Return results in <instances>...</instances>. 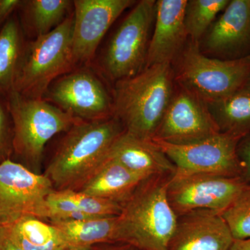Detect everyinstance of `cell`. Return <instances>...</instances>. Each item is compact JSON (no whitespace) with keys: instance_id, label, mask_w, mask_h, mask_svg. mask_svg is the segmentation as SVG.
I'll return each mask as SVG.
<instances>
[{"instance_id":"1","label":"cell","mask_w":250,"mask_h":250,"mask_svg":"<svg viewBox=\"0 0 250 250\" xmlns=\"http://www.w3.org/2000/svg\"><path fill=\"white\" fill-rule=\"evenodd\" d=\"M124 131L115 116L79 121L67 131L44 174L55 190L77 191L106 162L113 143Z\"/></svg>"},{"instance_id":"2","label":"cell","mask_w":250,"mask_h":250,"mask_svg":"<svg viewBox=\"0 0 250 250\" xmlns=\"http://www.w3.org/2000/svg\"><path fill=\"white\" fill-rule=\"evenodd\" d=\"M170 64L145 67L137 75L117 82L113 114L125 131L140 139H154L174 95Z\"/></svg>"},{"instance_id":"3","label":"cell","mask_w":250,"mask_h":250,"mask_svg":"<svg viewBox=\"0 0 250 250\" xmlns=\"http://www.w3.org/2000/svg\"><path fill=\"white\" fill-rule=\"evenodd\" d=\"M168 180L161 176L147 179L123 204L118 215V243L136 250H168L178 223L167 197Z\"/></svg>"},{"instance_id":"4","label":"cell","mask_w":250,"mask_h":250,"mask_svg":"<svg viewBox=\"0 0 250 250\" xmlns=\"http://www.w3.org/2000/svg\"><path fill=\"white\" fill-rule=\"evenodd\" d=\"M73 26L74 15L28 44L12 90L27 98L43 99L54 80L76 63L72 50Z\"/></svg>"},{"instance_id":"5","label":"cell","mask_w":250,"mask_h":250,"mask_svg":"<svg viewBox=\"0 0 250 250\" xmlns=\"http://www.w3.org/2000/svg\"><path fill=\"white\" fill-rule=\"evenodd\" d=\"M9 110L15 152L35 168L40 167L49 140L80 121L44 99L27 98L15 90L9 92Z\"/></svg>"},{"instance_id":"6","label":"cell","mask_w":250,"mask_h":250,"mask_svg":"<svg viewBox=\"0 0 250 250\" xmlns=\"http://www.w3.org/2000/svg\"><path fill=\"white\" fill-rule=\"evenodd\" d=\"M179 80L184 89L195 94L206 104L229 96L244 86L250 75L248 57L238 59H210L192 41L181 52Z\"/></svg>"},{"instance_id":"7","label":"cell","mask_w":250,"mask_h":250,"mask_svg":"<svg viewBox=\"0 0 250 250\" xmlns=\"http://www.w3.org/2000/svg\"><path fill=\"white\" fill-rule=\"evenodd\" d=\"M156 2L142 0L137 3L110 41L103 59L104 68L110 78L117 82L129 78L146 67Z\"/></svg>"},{"instance_id":"8","label":"cell","mask_w":250,"mask_h":250,"mask_svg":"<svg viewBox=\"0 0 250 250\" xmlns=\"http://www.w3.org/2000/svg\"><path fill=\"white\" fill-rule=\"evenodd\" d=\"M55 190L45 174L6 159L0 162V224L34 216L44 220L46 199Z\"/></svg>"},{"instance_id":"9","label":"cell","mask_w":250,"mask_h":250,"mask_svg":"<svg viewBox=\"0 0 250 250\" xmlns=\"http://www.w3.org/2000/svg\"><path fill=\"white\" fill-rule=\"evenodd\" d=\"M242 136L220 131L208 139L187 144L152 141L175 166L174 173L233 177L238 169L236 146Z\"/></svg>"},{"instance_id":"10","label":"cell","mask_w":250,"mask_h":250,"mask_svg":"<svg viewBox=\"0 0 250 250\" xmlns=\"http://www.w3.org/2000/svg\"><path fill=\"white\" fill-rule=\"evenodd\" d=\"M246 187L233 177L174 172L167 184V197L177 215L199 210L221 213Z\"/></svg>"},{"instance_id":"11","label":"cell","mask_w":250,"mask_h":250,"mask_svg":"<svg viewBox=\"0 0 250 250\" xmlns=\"http://www.w3.org/2000/svg\"><path fill=\"white\" fill-rule=\"evenodd\" d=\"M44 97L46 101L80 121H102L113 114V100L107 90L88 70L82 69L61 77Z\"/></svg>"},{"instance_id":"12","label":"cell","mask_w":250,"mask_h":250,"mask_svg":"<svg viewBox=\"0 0 250 250\" xmlns=\"http://www.w3.org/2000/svg\"><path fill=\"white\" fill-rule=\"evenodd\" d=\"M220 129L207 104L184 89L172 97L152 140L187 144L208 139Z\"/></svg>"},{"instance_id":"13","label":"cell","mask_w":250,"mask_h":250,"mask_svg":"<svg viewBox=\"0 0 250 250\" xmlns=\"http://www.w3.org/2000/svg\"><path fill=\"white\" fill-rule=\"evenodd\" d=\"M132 0H75L72 50L75 62L91 59L106 31Z\"/></svg>"},{"instance_id":"14","label":"cell","mask_w":250,"mask_h":250,"mask_svg":"<svg viewBox=\"0 0 250 250\" xmlns=\"http://www.w3.org/2000/svg\"><path fill=\"white\" fill-rule=\"evenodd\" d=\"M182 216L168 250H231L234 238L221 213L199 210Z\"/></svg>"},{"instance_id":"15","label":"cell","mask_w":250,"mask_h":250,"mask_svg":"<svg viewBox=\"0 0 250 250\" xmlns=\"http://www.w3.org/2000/svg\"><path fill=\"white\" fill-rule=\"evenodd\" d=\"M187 0L156 2L155 27L148 47L146 67L171 62L183 50L188 34L185 25Z\"/></svg>"},{"instance_id":"16","label":"cell","mask_w":250,"mask_h":250,"mask_svg":"<svg viewBox=\"0 0 250 250\" xmlns=\"http://www.w3.org/2000/svg\"><path fill=\"white\" fill-rule=\"evenodd\" d=\"M206 43L215 53L244 58L250 46V0L230 1L208 29Z\"/></svg>"},{"instance_id":"17","label":"cell","mask_w":250,"mask_h":250,"mask_svg":"<svg viewBox=\"0 0 250 250\" xmlns=\"http://www.w3.org/2000/svg\"><path fill=\"white\" fill-rule=\"evenodd\" d=\"M109 157L145 179L173 174L176 170L172 161L152 141L140 139L125 130L113 143Z\"/></svg>"},{"instance_id":"18","label":"cell","mask_w":250,"mask_h":250,"mask_svg":"<svg viewBox=\"0 0 250 250\" xmlns=\"http://www.w3.org/2000/svg\"><path fill=\"white\" fill-rule=\"evenodd\" d=\"M123 205L90 196L77 190H55L46 199L44 219L50 220H80L117 216Z\"/></svg>"},{"instance_id":"19","label":"cell","mask_w":250,"mask_h":250,"mask_svg":"<svg viewBox=\"0 0 250 250\" xmlns=\"http://www.w3.org/2000/svg\"><path fill=\"white\" fill-rule=\"evenodd\" d=\"M146 180L108 157L93 177L77 191L123 205Z\"/></svg>"},{"instance_id":"20","label":"cell","mask_w":250,"mask_h":250,"mask_svg":"<svg viewBox=\"0 0 250 250\" xmlns=\"http://www.w3.org/2000/svg\"><path fill=\"white\" fill-rule=\"evenodd\" d=\"M117 216L50 220L70 248L90 249L95 245L118 243Z\"/></svg>"},{"instance_id":"21","label":"cell","mask_w":250,"mask_h":250,"mask_svg":"<svg viewBox=\"0 0 250 250\" xmlns=\"http://www.w3.org/2000/svg\"><path fill=\"white\" fill-rule=\"evenodd\" d=\"M34 216L4 226L6 234L22 250H63L70 248L52 224Z\"/></svg>"},{"instance_id":"22","label":"cell","mask_w":250,"mask_h":250,"mask_svg":"<svg viewBox=\"0 0 250 250\" xmlns=\"http://www.w3.org/2000/svg\"><path fill=\"white\" fill-rule=\"evenodd\" d=\"M219 127L225 132L244 135L250 128V89L244 85L234 93L207 104Z\"/></svg>"},{"instance_id":"23","label":"cell","mask_w":250,"mask_h":250,"mask_svg":"<svg viewBox=\"0 0 250 250\" xmlns=\"http://www.w3.org/2000/svg\"><path fill=\"white\" fill-rule=\"evenodd\" d=\"M24 48L17 21L9 20L0 31V90L14 88Z\"/></svg>"},{"instance_id":"24","label":"cell","mask_w":250,"mask_h":250,"mask_svg":"<svg viewBox=\"0 0 250 250\" xmlns=\"http://www.w3.org/2000/svg\"><path fill=\"white\" fill-rule=\"evenodd\" d=\"M24 2L28 26L36 38L49 34L60 25L73 5V1L70 0H30Z\"/></svg>"},{"instance_id":"25","label":"cell","mask_w":250,"mask_h":250,"mask_svg":"<svg viewBox=\"0 0 250 250\" xmlns=\"http://www.w3.org/2000/svg\"><path fill=\"white\" fill-rule=\"evenodd\" d=\"M229 0H190L185 11V25L191 41L199 39L208 30L217 15L223 11Z\"/></svg>"},{"instance_id":"26","label":"cell","mask_w":250,"mask_h":250,"mask_svg":"<svg viewBox=\"0 0 250 250\" xmlns=\"http://www.w3.org/2000/svg\"><path fill=\"white\" fill-rule=\"evenodd\" d=\"M221 215L234 240L250 238V187H245Z\"/></svg>"},{"instance_id":"27","label":"cell","mask_w":250,"mask_h":250,"mask_svg":"<svg viewBox=\"0 0 250 250\" xmlns=\"http://www.w3.org/2000/svg\"><path fill=\"white\" fill-rule=\"evenodd\" d=\"M7 116L2 105L0 104V159L4 156L7 146Z\"/></svg>"},{"instance_id":"28","label":"cell","mask_w":250,"mask_h":250,"mask_svg":"<svg viewBox=\"0 0 250 250\" xmlns=\"http://www.w3.org/2000/svg\"><path fill=\"white\" fill-rule=\"evenodd\" d=\"M21 4L22 1L18 0H0V24Z\"/></svg>"},{"instance_id":"29","label":"cell","mask_w":250,"mask_h":250,"mask_svg":"<svg viewBox=\"0 0 250 250\" xmlns=\"http://www.w3.org/2000/svg\"><path fill=\"white\" fill-rule=\"evenodd\" d=\"M0 250H22L10 239L6 234L4 228V235H3L2 241L0 246Z\"/></svg>"},{"instance_id":"30","label":"cell","mask_w":250,"mask_h":250,"mask_svg":"<svg viewBox=\"0 0 250 250\" xmlns=\"http://www.w3.org/2000/svg\"><path fill=\"white\" fill-rule=\"evenodd\" d=\"M231 250H250V238L234 240Z\"/></svg>"},{"instance_id":"31","label":"cell","mask_w":250,"mask_h":250,"mask_svg":"<svg viewBox=\"0 0 250 250\" xmlns=\"http://www.w3.org/2000/svg\"><path fill=\"white\" fill-rule=\"evenodd\" d=\"M243 156L246 164L247 172L250 177V139L243 146Z\"/></svg>"},{"instance_id":"32","label":"cell","mask_w":250,"mask_h":250,"mask_svg":"<svg viewBox=\"0 0 250 250\" xmlns=\"http://www.w3.org/2000/svg\"><path fill=\"white\" fill-rule=\"evenodd\" d=\"M93 250H136L133 247L126 244H121L118 246H107L102 247V248H98Z\"/></svg>"},{"instance_id":"33","label":"cell","mask_w":250,"mask_h":250,"mask_svg":"<svg viewBox=\"0 0 250 250\" xmlns=\"http://www.w3.org/2000/svg\"><path fill=\"white\" fill-rule=\"evenodd\" d=\"M3 235H4V226L0 224V246L2 241Z\"/></svg>"},{"instance_id":"34","label":"cell","mask_w":250,"mask_h":250,"mask_svg":"<svg viewBox=\"0 0 250 250\" xmlns=\"http://www.w3.org/2000/svg\"><path fill=\"white\" fill-rule=\"evenodd\" d=\"M63 250H93V248H90V249H82V248H68Z\"/></svg>"},{"instance_id":"35","label":"cell","mask_w":250,"mask_h":250,"mask_svg":"<svg viewBox=\"0 0 250 250\" xmlns=\"http://www.w3.org/2000/svg\"><path fill=\"white\" fill-rule=\"evenodd\" d=\"M246 87H248V88L250 89V75L249 77H248V80H247L246 84H245Z\"/></svg>"},{"instance_id":"36","label":"cell","mask_w":250,"mask_h":250,"mask_svg":"<svg viewBox=\"0 0 250 250\" xmlns=\"http://www.w3.org/2000/svg\"><path fill=\"white\" fill-rule=\"evenodd\" d=\"M248 58L250 60V53L249 55L248 56Z\"/></svg>"},{"instance_id":"37","label":"cell","mask_w":250,"mask_h":250,"mask_svg":"<svg viewBox=\"0 0 250 250\" xmlns=\"http://www.w3.org/2000/svg\"></svg>"}]
</instances>
